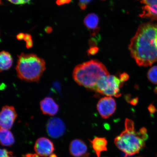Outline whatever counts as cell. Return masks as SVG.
<instances>
[{
    "label": "cell",
    "mask_w": 157,
    "mask_h": 157,
    "mask_svg": "<svg viewBox=\"0 0 157 157\" xmlns=\"http://www.w3.org/2000/svg\"><path fill=\"white\" fill-rule=\"evenodd\" d=\"M131 56L140 66H151L157 61V24L143 23L131 40Z\"/></svg>",
    "instance_id": "obj_1"
},
{
    "label": "cell",
    "mask_w": 157,
    "mask_h": 157,
    "mask_svg": "<svg viewBox=\"0 0 157 157\" xmlns=\"http://www.w3.org/2000/svg\"><path fill=\"white\" fill-rule=\"evenodd\" d=\"M148 137L146 128H142L139 132H136L133 121L126 119L124 130L115 137L114 143L117 148L124 153V157H128L139 154L145 147Z\"/></svg>",
    "instance_id": "obj_2"
},
{
    "label": "cell",
    "mask_w": 157,
    "mask_h": 157,
    "mask_svg": "<svg viewBox=\"0 0 157 157\" xmlns=\"http://www.w3.org/2000/svg\"><path fill=\"white\" fill-rule=\"evenodd\" d=\"M109 75V72L103 63L92 60L76 66L73 71V78L78 85L95 91L99 80Z\"/></svg>",
    "instance_id": "obj_3"
},
{
    "label": "cell",
    "mask_w": 157,
    "mask_h": 157,
    "mask_svg": "<svg viewBox=\"0 0 157 157\" xmlns=\"http://www.w3.org/2000/svg\"><path fill=\"white\" fill-rule=\"evenodd\" d=\"M44 60L33 54L18 56L16 67L17 77L28 82H38L46 70Z\"/></svg>",
    "instance_id": "obj_4"
},
{
    "label": "cell",
    "mask_w": 157,
    "mask_h": 157,
    "mask_svg": "<svg viewBox=\"0 0 157 157\" xmlns=\"http://www.w3.org/2000/svg\"><path fill=\"white\" fill-rule=\"evenodd\" d=\"M123 82L114 75L104 76L97 84L95 91L107 97H119L121 95L120 88Z\"/></svg>",
    "instance_id": "obj_5"
},
{
    "label": "cell",
    "mask_w": 157,
    "mask_h": 157,
    "mask_svg": "<svg viewBox=\"0 0 157 157\" xmlns=\"http://www.w3.org/2000/svg\"><path fill=\"white\" fill-rule=\"evenodd\" d=\"M17 114L14 107L5 105L2 108L0 114L1 128L10 129L12 127Z\"/></svg>",
    "instance_id": "obj_6"
},
{
    "label": "cell",
    "mask_w": 157,
    "mask_h": 157,
    "mask_svg": "<svg viewBox=\"0 0 157 157\" xmlns=\"http://www.w3.org/2000/svg\"><path fill=\"white\" fill-rule=\"evenodd\" d=\"M97 108L102 117L106 119L114 113L116 109V103L113 98L103 97L98 101Z\"/></svg>",
    "instance_id": "obj_7"
},
{
    "label": "cell",
    "mask_w": 157,
    "mask_h": 157,
    "mask_svg": "<svg viewBox=\"0 0 157 157\" xmlns=\"http://www.w3.org/2000/svg\"><path fill=\"white\" fill-rule=\"evenodd\" d=\"M65 125L61 119L53 117L49 120L47 125V131L49 136L57 139L61 137L65 131Z\"/></svg>",
    "instance_id": "obj_8"
},
{
    "label": "cell",
    "mask_w": 157,
    "mask_h": 157,
    "mask_svg": "<svg viewBox=\"0 0 157 157\" xmlns=\"http://www.w3.org/2000/svg\"><path fill=\"white\" fill-rule=\"evenodd\" d=\"M142 4L140 17L157 21V0H138Z\"/></svg>",
    "instance_id": "obj_9"
},
{
    "label": "cell",
    "mask_w": 157,
    "mask_h": 157,
    "mask_svg": "<svg viewBox=\"0 0 157 157\" xmlns=\"http://www.w3.org/2000/svg\"><path fill=\"white\" fill-rule=\"evenodd\" d=\"M34 150L39 156L46 157L52 155L54 147L52 141L46 137H42L35 142Z\"/></svg>",
    "instance_id": "obj_10"
},
{
    "label": "cell",
    "mask_w": 157,
    "mask_h": 157,
    "mask_svg": "<svg viewBox=\"0 0 157 157\" xmlns=\"http://www.w3.org/2000/svg\"><path fill=\"white\" fill-rule=\"evenodd\" d=\"M69 150L71 155L74 157H89L87 145L80 139L72 140L70 143Z\"/></svg>",
    "instance_id": "obj_11"
},
{
    "label": "cell",
    "mask_w": 157,
    "mask_h": 157,
    "mask_svg": "<svg viewBox=\"0 0 157 157\" xmlns=\"http://www.w3.org/2000/svg\"><path fill=\"white\" fill-rule=\"evenodd\" d=\"M40 106L41 111L44 115L53 116L59 110V105L51 97H46L42 99L40 102Z\"/></svg>",
    "instance_id": "obj_12"
},
{
    "label": "cell",
    "mask_w": 157,
    "mask_h": 157,
    "mask_svg": "<svg viewBox=\"0 0 157 157\" xmlns=\"http://www.w3.org/2000/svg\"><path fill=\"white\" fill-rule=\"evenodd\" d=\"M90 141L98 157L101 156V152L107 151V140L105 137H96Z\"/></svg>",
    "instance_id": "obj_13"
},
{
    "label": "cell",
    "mask_w": 157,
    "mask_h": 157,
    "mask_svg": "<svg viewBox=\"0 0 157 157\" xmlns=\"http://www.w3.org/2000/svg\"><path fill=\"white\" fill-rule=\"evenodd\" d=\"M99 19L97 15L91 13L86 16L84 19V23L88 29L93 31V36L97 34L99 30L98 27Z\"/></svg>",
    "instance_id": "obj_14"
},
{
    "label": "cell",
    "mask_w": 157,
    "mask_h": 157,
    "mask_svg": "<svg viewBox=\"0 0 157 157\" xmlns=\"http://www.w3.org/2000/svg\"><path fill=\"white\" fill-rule=\"evenodd\" d=\"M13 59L9 52L2 51L0 54V71H1L8 70L11 67Z\"/></svg>",
    "instance_id": "obj_15"
},
{
    "label": "cell",
    "mask_w": 157,
    "mask_h": 157,
    "mask_svg": "<svg viewBox=\"0 0 157 157\" xmlns=\"http://www.w3.org/2000/svg\"><path fill=\"white\" fill-rule=\"evenodd\" d=\"M0 139L3 146H10L15 143L14 136L9 129L1 128Z\"/></svg>",
    "instance_id": "obj_16"
},
{
    "label": "cell",
    "mask_w": 157,
    "mask_h": 157,
    "mask_svg": "<svg viewBox=\"0 0 157 157\" xmlns=\"http://www.w3.org/2000/svg\"><path fill=\"white\" fill-rule=\"evenodd\" d=\"M149 81L153 84H157V66L151 68L147 73Z\"/></svg>",
    "instance_id": "obj_17"
},
{
    "label": "cell",
    "mask_w": 157,
    "mask_h": 157,
    "mask_svg": "<svg viewBox=\"0 0 157 157\" xmlns=\"http://www.w3.org/2000/svg\"><path fill=\"white\" fill-rule=\"evenodd\" d=\"M26 42V46L27 48H30L33 46V42L32 37L31 35L28 34H25L24 39Z\"/></svg>",
    "instance_id": "obj_18"
},
{
    "label": "cell",
    "mask_w": 157,
    "mask_h": 157,
    "mask_svg": "<svg viewBox=\"0 0 157 157\" xmlns=\"http://www.w3.org/2000/svg\"><path fill=\"white\" fill-rule=\"evenodd\" d=\"M92 0H79L78 2V5L82 10L86 9L87 5Z\"/></svg>",
    "instance_id": "obj_19"
},
{
    "label": "cell",
    "mask_w": 157,
    "mask_h": 157,
    "mask_svg": "<svg viewBox=\"0 0 157 157\" xmlns=\"http://www.w3.org/2000/svg\"><path fill=\"white\" fill-rule=\"evenodd\" d=\"M1 157H15L13 156L12 152L9 151L6 149H1Z\"/></svg>",
    "instance_id": "obj_20"
},
{
    "label": "cell",
    "mask_w": 157,
    "mask_h": 157,
    "mask_svg": "<svg viewBox=\"0 0 157 157\" xmlns=\"http://www.w3.org/2000/svg\"><path fill=\"white\" fill-rule=\"evenodd\" d=\"M7 1L14 4L20 5L28 3L31 1V0H7Z\"/></svg>",
    "instance_id": "obj_21"
},
{
    "label": "cell",
    "mask_w": 157,
    "mask_h": 157,
    "mask_svg": "<svg viewBox=\"0 0 157 157\" xmlns=\"http://www.w3.org/2000/svg\"><path fill=\"white\" fill-rule=\"evenodd\" d=\"M129 77L128 74L126 73L121 74L120 75V78L123 82L127 81L128 80Z\"/></svg>",
    "instance_id": "obj_22"
},
{
    "label": "cell",
    "mask_w": 157,
    "mask_h": 157,
    "mask_svg": "<svg viewBox=\"0 0 157 157\" xmlns=\"http://www.w3.org/2000/svg\"><path fill=\"white\" fill-rule=\"evenodd\" d=\"M71 0H57L56 3L58 5L60 6L70 3Z\"/></svg>",
    "instance_id": "obj_23"
},
{
    "label": "cell",
    "mask_w": 157,
    "mask_h": 157,
    "mask_svg": "<svg viewBox=\"0 0 157 157\" xmlns=\"http://www.w3.org/2000/svg\"><path fill=\"white\" fill-rule=\"evenodd\" d=\"M148 109L151 114H154L157 111L156 107L152 104L149 106Z\"/></svg>",
    "instance_id": "obj_24"
},
{
    "label": "cell",
    "mask_w": 157,
    "mask_h": 157,
    "mask_svg": "<svg viewBox=\"0 0 157 157\" xmlns=\"http://www.w3.org/2000/svg\"><path fill=\"white\" fill-rule=\"evenodd\" d=\"M98 51V48L97 47H94L90 48L88 50V54L90 55H94Z\"/></svg>",
    "instance_id": "obj_25"
},
{
    "label": "cell",
    "mask_w": 157,
    "mask_h": 157,
    "mask_svg": "<svg viewBox=\"0 0 157 157\" xmlns=\"http://www.w3.org/2000/svg\"><path fill=\"white\" fill-rule=\"evenodd\" d=\"M23 157H40L38 155L36 154H25Z\"/></svg>",
    "instance_id": "obj_26"
},
{
    "label": "cell",
    "mask_w": 157,
    "mask_h": 157,
    "mask_svg": "<svg viewBox=\"0 0 157 157\" xmlns=\"http://www.w3.org/2000/svg\"><path fill=\"white\" fill-rule=\"evenodd\" d=\"M25 34L23 33H20L17 35V38L19 40H21L24 39Z\"/></svg>",
    "instance_id": "obj_27"
},
{
    "label": "cell",
    "mask_w": 157,
    "mask_h": 157,
    "mask_svg": "<svg viewBox=\"0 0 157 157\" xmlns=\"http://www.w3.org/2000/svg\"><path fill=\"white\" fill-rule=\"evenodd\" d=\"M138 98H136L135 99H133L132 101H131V103L132 105H136L137 102H138Z\"/></svg>",
    "instance_id": "obj_28"
},
{
    "label": "cell",
    "mask_w": 157,
    "mask_h": 157,
    "mask_svg": "<svg viewBox=\"0 0 157 157\" xmlns=\"http://www.w3.org/2000/svg\"><path fill=\"white\" fill-rule=\"evenodd\" d=\"M50 157H57V156H56V155L54 154H52V155H51Z\"/></svg>",
    "instance_id": "obj_29"
},
{
    "label": "cell",
    "mask_w": 157,
    "mask_h": 157,
    "mask_svg": "<svg viewBox=\"0 0 157 157\" xmlns=\"http://www.w3.org/2000/svg\"><path fill=\"white\" fill-rule=\"evenodd\" d=\"M155 93H157V88H156L155 90Z\"/></svg>",
    "instance_id": "obj_30"
},
{
    "label": "cell",
    "mask_w": 157,
    "mask_h": 157,
    "mask_svg": "<svg viewBox=\"0 0 157 157\" xmlns=\"http://www.w3.org/2000/svg\"><path fill=\"white\" fill-rule=\"evenodd\" d=\"M101 1H105V0H101Z\"/></svg>",
    "instance_id": "obj_31"
},
{
    "label": "cell",
    "mask_w": 157,
    "mask_h": 157,
    "mask_svg": "<svg viewBox=\"0 0 157 157\" xmlns=\"http://www.w3.org/2000/svg\"><path fill=\"white\" fill-rule=\"evenodd\" d=\"M156 157H157V156H156Z\"/></svg>",
    "instance_id": "obj_32"
}]
</instances>
